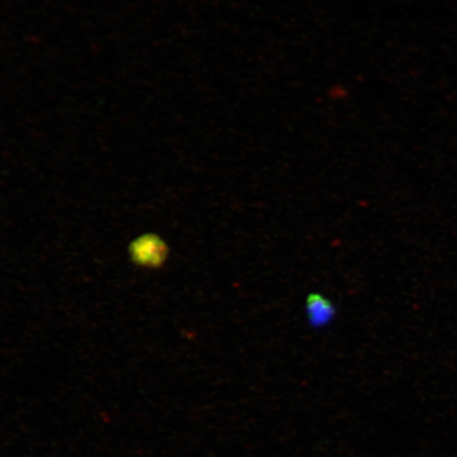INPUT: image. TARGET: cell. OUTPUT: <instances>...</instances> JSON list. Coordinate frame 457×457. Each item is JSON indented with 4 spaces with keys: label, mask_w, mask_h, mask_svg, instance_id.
Returning <instances> with one entry per match:
<instances>
[{
    "label": "cell",
    "mask_w": 457,
    "mask_h": 457,
    "mask_svg": "<svg viewBox=\"0 0 457 457\" xmlns=\"http://www.w3.org/2000/svg\"><path fill=\"white\" fill-rule=\"evenodd\" d=\"M306 311L310 324L316 328L329 324L336 316L334 305L323 295L317 294L308 296Z\"/></svg>",
    "instance_id": "obj_2"
},
{
    "label": "cell",
    "mask_w": 457,
    "mask_h": 457,
    "mask_svg": "<svg viewBox=\"0 0 457 457\" xmlns=\"http://www.w3.org/2000/svg\"><path fill=\"white\" fill-rule=\"evenodd\" d=\"M133 256L142 265L160 266L167 259V245L157 237H145L133 245Z\"/></svg>",
    "instance_id": "obj_1"
}]
</instances>
